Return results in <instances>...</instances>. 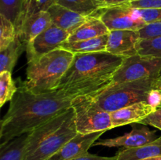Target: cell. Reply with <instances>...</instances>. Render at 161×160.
I'll return each mask as SVG.
<instances>
[{
  "instance_id": "1",
  "label": "cell",
  "mask_w": 161,
  "mask_h": 160,
  "mask_svg": "<svg viewBox=\"0 0 161 160\" xmlns=\"http://www.w3.org/2000/svg\"><path fill=\"white\" fill-rule=\"evenodd\" d=\"M75 96L61 89L36 93L24 85L17 88L9 109L1 120L0 145L34 129L72 107Z\"/></svg>"
},
{
  "instance_id": "2",
  "label": "cell",
  "mask_w": 161,
  "mask_h": 160,
  "mask_svg": "<svg viewBox=\"0 0 161 160\" xmlns=\"http://www.w3.org/2000/svg\"><path fill=\"white\" fill-rule=\"evenodd\" d=\"M124 59L107 51L76 53L58 89L75 97L93 95L113 83Z\"/></svg>"
},
{
  "instance_id": "3",
  "label": "cell",
  "mask_w": 161,
  "mask_h": 160,
  "mask_svg": "<svg viewBox=\"0 0 161 160\" xmlns=\"http://www.w3.org/2000/svg\"><path fill=\"white\" fill-rule=\"evenodd\" d=\"M70 107L29 132L24 160H47L77 134Z\"/></svg>"
},
{
  "instance_id": "4",
  "label": "cell",
  "mask_w": 161,
  "mask_h": 160,
  "mask_svg": "<svg viewBox=\"0 0 161 160\" xmlns=\"http://www.w3.org/2000/svg\"><path fill=\"white\" fill-rule=\"evenodd\" d=\"M74 55L65 50L58 49L28 62L26 80L23 85L36 93H47L57 90L72 64Z\"/></svg>"
},
{
  "instance_id": "5",
  "label": "cell",
  "mask_w": 161,
  "mask_h": 160,
  "mask_svg": "<svg viewBox=\"0 0 161 160\" xmlns=\"http://www.w3.org/2000/svg\"><path fill=\"white\" fill-rule=\"evenodd\" d=\"M156 83L157 79L145 78L112 83L90 97L101 108L111 113L138 102H150L151 98L157 90Z\"/></svg>"
},
{
  "instance_id": "6",
  "label": "cell",
  "mask_w": 161,
  "mask_h": 160,
  "mask_svg": "<svg viewBox=\"0 0 161 160\" xmlns=\"http://www.w3.org/2000/svg\"><path fill=\"white\" fill-rule=\"evenodd\" d=\"M77 133L106 132L113 129L111 113L101 108L90 96H77L72 100Z\"/></svg>"
},
{
  "instance_id": "7",
  "label": "cell",
  "mask_w": 161,
  "mask_h": 160,
  "mask_svg": "<svg viewBox=\"0 0 161 160\" xmlns=\"http://www.w3.org/2000/svg\"><path fill=\"white\" fill-rule=\"evenodd\" d=\"M160 75L161 57L136 54L124 60L120 67L115 73L112 83H121L145 78L157 79Z\"/></svg>"
},
{
  "instance_id": "8",
  "label": "cell",
  "mask_w": 161,
  "mask_h": 160,
  "mask_svg": "<svg viewBox=\"0 0 161 160\" xmlns=\"http://www.w3.org/2000/svg\"><path fill=\"white\" fill-rule=\"evenodd\" d=\"M97 17L103 21L109 31L133 30L139 31L146 25L140 17L137 9L127 4L110 6L102 9Z\"/></svg>"
},
{
  "instance_id": "9",
  "label": "cell",
  "mask_w": 161,
  "mask_h": 160,
  "mask_svg": "<svg viewBox=\"0 0 161 160\" xmlns=\"http://www.w3.org/2000/svg\"><path fill=\"white\" fill-rule=\"evenodd\" d=\"M69 35L70 33L65 30L52 24L26 45L28 63L60 49L61 45L68 41Z\"/></svg>"
},
{
  "instance_id": "10",
  "label": "cell",
  "mask_w": 161,
  "mask_h": 160,
  "mask_svg": "<svg viewBox=\"0 0 161 160\" xmlns=\"http://www.w3.org/2000/svg\"><path fill=\"white\" fill-rule=\"evenodd\" d=\"M135 124L136 123L133 124L132 130L129 133L117 137L96 141L94 146H105L108 147H122L124 149L134 148L153 142L158 138L156 134V131L150 130L145 125L139 126Z\"/></svg>"
},
{
  "instance_id": "11",
  "label": "cell",
  "mask_w": 161,
  "mask_h": 160,
  "mask_svg": "<svg viewBox=\"0 0 161 160\" xmlns=\"http://www.w3.org/2000/svg\"><path fill=\"white\" fill-rule=\"evenodd\" d=\"M108 36L106 51L108 53L124 58L138 54L139 31L113 30Z\"/></svg>"
},
{
  "instance_id": "12",
  "label": "cell",
  "mask_w": 161,
  "mask_h": 160,
  "mask_svg": "<svg viewBox=\"0 0 161 160\" xmlns=\"http://www.w3.org/2000/svg\"><path fill=\"white\" fill-rule=\"evenodd\" d=\"M105 133L104 131L81 134L77 133L68 141L58 152L47 160H72L88 152L97 140Z\"/></svg>"
},
{
  "instance_id": "13",
  "label": "cell",
  "mask_w": 161,
  "mask_h": 160,
  "mask_svg": "<svg viewBox=\"0 0 161 160\" xmlns=\"http://www.w3.org/2000/svg\"><path fill=\"white\" fill-rule=\"evenodd\" d=\"M157 108L149 101H142L111 112L113 129L129 124L139 123Z\"/></svg>"
},
{
  "instance_id": "14",
  "label": "cell",
  "mask_w": 161,
  "mask_h": 160,
  "mask_svg": "<svg viewBox=\"0 0 161 160\" xmlns=\"http://www.w3.org/2000/svg\"><path fill=\"white\" fill-rule=\"evenodd\" d=\"M51 17L47 11H42L28 17L17 31V37L25 45L39 35L52 26Z\"/></svg>"
},
{
  "instance_id": "15",
  "label": "cell",
  "mask_w": 161,
  "mask_h": 160,
  "mask_svg": "<svg viewBox=\"0 0 161 160\" xmlns=\"http://www.w3.org/2000/svg\"><path fill=\"white\" fill-rule=\"evenodd\" d=\"M47 12L50 13L53 25L65 30L70 34L81 26L87 18V17L74 12L57 3L50 6Z\"/></svg>"
},
{
  "instance_id": "16",
  "label": "cell",
  "mask_w": 161,
  "mask_h": 160,
  "mask_svg": "<svg viewBox=\"0 0 161 160\" xmlns=\"http://www.w3.org/2000/svg\"><path fill=\"white\" fill-rule=\"evenodd\" d=\"M110 31L98 17L90 16L86 21L69 36L67 42H73L100 37L109 34Z\"/></svg>"
},
{
  "instance_id": "17",
  "label": "cell",
  "mask_w": 161,
  "mask_h": 160,
  "mask_svg": "<svg viewBox=\"0 0 161 160\" xmlns=\"http://www.w3.org/2000/svg\"><path fill=\"white\" fill-rule=\"evenodd\" d=\"M117 160H141L161 155V136L153 142L134 148H123L117 154Z\"/></svg>"
},
{
  "instance_id": "18",
  "label": "cell",
  "mask_w": 161,
  "mask_h": 160,
  "mask_svg": "<svg viewBox=\"0 0 161 160\" xmlns=\"http://www.w3.org/2000/svg\"><path fill=\"white\" fill-rule=\"evenodd\" d=\"M108 37V35H106L100 37L77 41V42H65L61 45L60 49L71 52L73 54L106 51Z\"/></svg>"
},
{
  "instance_id": "19",
  "label": "cell",
  "mask_w": 161,
  "mask_h": 160,
  "mask_svg": "<svg viewBox=\"0 0 161 160\" xmlns=\"http://www.w3.org/2000/svg\"><path fill=\"white\" fill-rule=\"evenodd\" d=\"M55 3L85 17H97L100 11L107 7L104 0H55Z\"/></svg>"
},
{
  "instance_id": "20",
  "label": "cell",
  "mask_w": 161,
  "mask_h": 160,
  "mask_svg": "<svg viewBox=\"0 0 161 160\" xmlns=\"http://www.w3.org/2000/svg\"><path fill=\"white\" fill-rule=\"evenodd\" d=\"M24 51H26V45L18 38L6 49L0 51V72H12L18 60Z\"/></svg>"
},
{
  "instance_id": "21",
  "label": "cell",
  "mask_w": 161,
  "mask_h": 160,
  "mask_svg": "<svg viewBox=\"0 0 161 160\" xmlns=\"http://www.w3.org/2000/svg\"><path fill=\"white\" fill-rule=\"evenodd\" d=\"M28 133L20 135L0 145V160H24Z\"/></svg>"
},
{
  "instance_id": "22",
  "label": "cell",
  "mask_w": 161,
  "mask_h": 160,
  "mask_svg": "<svg viewBox=\"0 0 161 160\" xmlns=\"http://www.w3.org/2000/svg\"><path fill=\"white\" fill-rule=\"evenodd\" d=\"M54 3L55 0H25L21 15L19 19L18 24L16 26V31L18 30L22 23L28 17L42 11H47Z\"/></svg>"
},
{
  "instance_id": "23",
  "label": "cell",
  "mask_w": 161,
  "mask_h": 160,
  "mask_svg": "<svg viewBox=\"0 0 161 160\" xmlns=\"http://www.w3.org/2000/svg\"><path fill=\"white\" fill-rule=\"evenodd\" d=\"M25 0H0V15L4 16L14 23L18 24Z\"/></svg>"
},
{
  "instance_id": "24",
  "label": "cell",
  "mask_w": 161,
  "mask_h": 160,
  "mask_svg": "<svg viewBox=\"0 0 161 160\" xmlns=\"http://www.w3.org/2000/svg\"><path fill=\"white\" fill-rule=\"evenodd\" d=\"M17 90L12 72H0V106L3 107L6 102L11 101Z\"/></svg>"
},
{
  "instance_id": "25",
  "label": "cell",
  "mask_w": 161,
  "mask_h": 160,
  "mask_svg": "<svg viewBox=\"0 0 161 160\" xmlns=\"http://www.w3.org/2000/svg\"><path fill=\"white\" fill-rule=\"evenodd\" d=\"M17 38L16 27L11 20L0 15V51L10 45Z\"/></svg>"
},
{
  "instance_id": "26",
  "label": "cell",
  "mask_w": 161,
  "mask_h": 160,
  "mask_svg": "<svg viewBox=\"0 0 161 160\" xmlns=\"http://www.w3.org/2000/svg\"><path fill=\"white\" fill-rule=\"evenodd\" d=\"M138 54L161 57V36L152 39H141L138 45Z\"/></svg>"
},
{
  "instance_id": "27",
  "label": "cell",
  "mask_w": 161,
  "mask_h": 160,
  "mask_svg": "<svg viewBox=\"0 0 161 160\" xmlns=\"http://www.w3.org/2000/svg\"><path fill=\"white\" fill-rule=\"evenodd\" d=\"M141 39H152L161 36V21L147 24L139 30Z\"/></svg>"
},
{
  "instance_id": "28",
  "label": "cell",
  "mask_w": 161,
  "mask_h": 160,
  "mask_svg": "<svg viewBox=\"0 0 161 160\" xmlns=\"http://www.w3.org/2000/svg\"><path fill=\"white\" fill-rule=\"evenodd\" d=\"M137 11L146 24L161 21V9H137Z\"/></svg>"
},
{
  "instance_id": "29",
  "label": "cell",
  "mask_w": 161,
  "mask_h": 160,
  "mask_svg": "<svg viewBox=\"0 0 161 160\" xmlns=\"http://www.w3.org/2000/svg\"><path fill=\"white\" fill-rule=\"evenodd\" d=\"M137 124L152 125V126L156 127V128L161 130V105L157 107V109L153 112L151 113L149 115H148L146 119H144L139 123Z\"/></svg>"
},
{
  "instance_id": "30",
  "label": "cell",
  "mask_w": 161,
  "mask_h": 160,
  "mask_svg": "<svg viewBox=\"0 0 161 160\" xmlns=\"http://www.w3.org/2000/svg\"><path fill=\"white\" fill-rule=\"evenodd\" d=\"M128 5L135 9H161V0H137Z\"/></svg>"
},
{
  "instance_id": "31",
  "label": "cell",
  "mask_w": 161,
  "mask_h": 160,
  "mask_svg": "<svg viewBox=\"0 0 161 160\" xmlns=\"http://www.w3.org/2000/svg\"><path fill=\"white\" fill-rule=\"evenodd\" d=\"M72 160H117V155H114L112 157H104L99 156L97 155H93V154L86 152L77 158H73Z\"/></svg>"
},
{
  "instance_id": "32",
  "label": "cell",
  "mask_w": 161,
  "mask_h": 160,
  "mask_svg": "<svg viewBox=\"0 0 161 160\" xmlns=\"http://www.w3.org/2000/svg\"><path fill=\"white\" fill-rule=\"evenodd\" d=\"M107 7L110 6H121V5L127 4L130 3V0H104Z\"/></svg>"
},
{
  "instance_id": "33",
  "label": "cell",
  "mask_w": 161,
  "mask_h": 160,
  "mask_svg": "<svg viewBox=\"0 0 161 160\" xmlns=\"http://www.w3.org/2000/svg\"><path fill=\"white\" fill-rule=\"evenodd\" d=\"M156 89H157V90L161 91V75L157 79V83H156Z\"/></svg>"
},
{
  "instance_id": "34",
  "label": "cell",
  "mask_w": 161,
  "mask_h": 160,
  "mask_svg": "<svg viewBox=\"0 0 161 160\" xmlns=\"http://www.w3.org/2000/svg\"><path fill=\"white\" fill-rule=\"evenodd\" d=\"M141 160H161V155H160V156L150 157V158H144V159H141Z\"/></svg>"
},
{
  "instance_id": "35",
  "label": "cell",
  "mask_w": 161,
  "mask_h": 160,
  "mask_svg": "<svg viewBox=\"0 0 161 160\" xmlns=\"http://www.w3.org/2000/svg\"><path fill=\"white\" fill-rule=\"evenodd\" d=\"M133 1H137V0H130V2H133Z\"/></svg>"
},
{
  "instance_id": "36",
  "label": "cell",
  "mask_w": 161,
  "mask_h": 160,
  "mask_svg": "<svg viewBox=\"0 0 161 160\" xmlns=\"http://www.w3.org/2000/svg\"><path fill=\"white\" fill-rule=\"evenodd\" d=\"M160 105H161V104H160Z\"/></svg>"
}]
</instances>
